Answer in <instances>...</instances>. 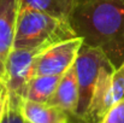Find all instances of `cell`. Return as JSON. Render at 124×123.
Segmentation results:
<instances>
[{
  "label": "cell",
  "mask_w": 124,
  "mask_h": 123,
  "mask_svg": "<svg viewBox=\"0 0 124 123\" xmlns=\"http://www.w3.org/2000/svg\"><path fill=\"white\" fill-rule=\"evenodd\" d=\"M69 23L76 36L102 51L115 69L124 63V0H74Z\"/></svg>",
  "instance_id": "obj_1"
},
{
  "label": "cell",
  "mask_w": 124,
  "mask_h": 123,
  "mask_svg": "<svg viewBox=\"0 0 124 123\" xmlns=\"http://www.w3.org/2000/svg\"><path fill=\"white\" fill-rule=\"evenodd\" d=\"M77 38L68 21L30 7H21L12 48L49 47Z\"/></svg>",
  "instance_id": "obj_2"
},
{
  "label": "cell",
  "mask_w": 124,
  "mask_h": 123,
  "mask_svg": "<svg viewBox=\"0 0 124 123\" xmlns=\"http://www.w3.org/2000/svg\"><path fill=\"white\" fill-rule=\"evenodd\" d=\"M75 68L80 89V100L76 115L71 118V123H84L101 74L106 69L113 68V65L102 51L83 43L75 62Z\"/></svg>",
  "instance_id": "obj_3"
},
{
  "label": "cell",
  "mask_w": 124,
  "mask_h": 123,
  "mask_svg": "<svg viewBox=\"0 0 124 123\" xmlns=\"http://www.w3.org/2000/svg\"><path fill=\"white\" fill-rule=\"evenodd\" d=\"M124 98V63L106 69L96 84L84 123H100L107 111Z\"/></svg>",
  "instance_id": "obj_4"
},
{
  "label": "cell",
  "mask_w": 124,
  "mask_h": 123,
  "mask_svg": "<svg viewBox=\"0 0 124 123\" xmlns=\"http://www.w3.org/2000/svg\"><path fill=\"white\" fill-rule=\"evenodd\" d=\"M48 47L12 48L7 56L4 70L6 88L19 97H24L29 81L34 77V69L39 56Z\"/></svg>",
  "instance_id": "obj_5"
},
{
  "label": "cell",
  "mask_w": 124,
  "mask_h": 123,
  "mask_svg": "<svg viewBox=\"0 0 124 123\" xmlns=\"http://www.w3.org/2000/svg\"><path fill=\"white\" fill-rule=\"evenodd\" d=\"M82 45L83 40L81 38H75L49 46L39 56L34 76H63L75 64Z\"/></svg>",
  "instance_id": "obj_6"
},
{
  "label": "cell",
  "mask_w": 124,
  "mask_h": 123,
  "mask_svg": "<svg viewBox=\"0 0 124 123\" xmlns=\"http://www.w3.org/2000/svg\"><path fill=\"white\" fill-rule=\"evenodd\" d=\"M21 0H0V76H4L5 63L13 47ZM4 80V79H2Z\"/></svg>",
  "instance_id": "obj_7"
},
{
  "label": "cell",
  "mask_w": 124,
  "mask_h": 123,
  "mask_svg": "<svg viewBox=\"0 0 124 123\" xmlns=\"http://www.w3.org/2000/svg\"><path fill=\"white\" fill-rule=\"evenodd\" d=\"M78 100H80V89L76 75V68L74 64L62 76L57 90L48 101V104L60 107L62 110L68 112L71 116V118H74L77 111Z\"/></svg>",
  "instance_id": "obj_8"
},
{
  "label": "cell",
  "mask_w": 124,
  "mask_h": 123,
  "mask_svg": "<svg viewBox=\"0 0 124 123\" xmlns=\"http://www.w3.org/2000/svg\"><path fill=\"white\" fill-rule=\"evenodd\" d=\"M21 114L29 123H71V116L48 103L21 99Z\"/></svg>",
  "instance_id": "obj_9"
},
{
  "label": "cell",
  "mask_w": 124,
  "mask_h": 123,
  "mask_svg": "<svg viewBox=\"0 0 124 123\" xmlns=\"http://www.w3.org/2000/svg\"><path fill=\"white\" fill-rule=\"evenodd\" d=\"M60 80L62 76H34L28 83L23 98L36 103H48L55 93Z\"/></svg>",
  "instance_id": "obj_10"
},
{
  "label": "cell",
  "mask_w": 124,
  "mask_h": 123,
  "mask_svg": "<svg viewBox=\"0 0 124 123\" xmlns=\"http://www.w3.org/2000/svg\"><path fill=\"white\" fill-rule=\"evenodd\" d=\"M74 0H21V7H30L69 22Z\"/></svg>",
  "instance_id": "obj_11"
},
{
  "label": "cell",
  "mask_w": 124,
  "mask_h": 123,
  "mask_svg": "<svg viewBox=\"0 0 124 123\" xmlns=\"http://www.w3.org/2000/svg\"><path fill=\"white\" fill-rule=\"evenodd\" d=\"M21 99L22 97L7 89L0 123H29L21 114Z\"/></svg>",
  "instance_id": "obj_12"
},
{
  "label": "cell",
  "mask_w": 124,
  "mask_h": 123,
  "mask_svg": "<svg viewBox=\"0 0 124 123\" xmlns=\"http://www.w3.org/2000/svg\"><path fill=\"white\" fill-rule=\"evenodd\" d=\"M100 123H124V98L107 111Z\"/></svg>",
  "instance_id": "obj_13"
},
{
  "label": "cell",
  "mask_w": 124,
  "mask_h": 123,
  "mask_svg": "<svg viewBox=\"0 0 124 123\" xmlns=\"http://www.w3.org/2000/svg\"><path fill=\"white\" fill-rule=\"evenodd\" d=\"M7 88L6 86L0 88V122H1V116H2V109H4V103H5V97H6Z\"/></svg>",
  "instance_id": "obj_14"
},
{
  "label": "cell",
  "mask_w": 124,
  "mask_h": 123,
  "mask_svg": "<svg viewBox=\"0 0 124 123\" xmlns=\"http://www.w3.org/2000/svg\"><path fill=\"white\" fill-rule=\"evenodd\" d=\"M6 84H5V82H4V80H2V77L0 76V88H2V87H5Z\"/></svg>",
  "instance_id": "obj_15"
}]
</instances>
